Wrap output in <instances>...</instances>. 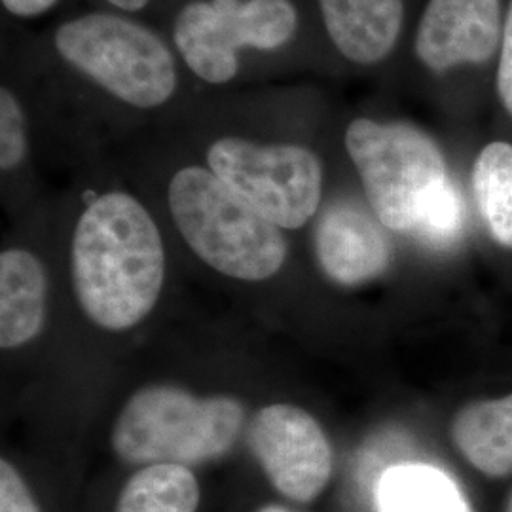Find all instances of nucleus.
Returning a JSON list of instances; mask_svg holds the SVG:
<instances>
[{"mask_svg":"<svg viewBox=\"0 0 512 512\" xmlns=\"http://www.w3.org/2000/svg\"><path fill=\"white\" fill-rule=\"evenodd\" d=\"M228 10L239 46L274 52L293 40L298 10L291 0H219Z\"/></svg>","mask_w":512,"mask_h":512,"instance_id":"f3484780","label":"nucleus"},{"mask_svg":"<svg viewBox=\"0 0 512 512\" xmlns=\"http://www.w3.org/2000/svg\"><path fill=\"white\" fill-rule=\"evenodd\" d=\"M473 190L492 238L512 249V145L494 141L480 150L473 167Z\"/></svg>","mask_w":512,"mask_h":512,"instance_id":"dca6fc26","label":"nucleus"},{"mask_svg":"<svg viewBox=\"0 0 512 512\" xmlns=\"http://www.w3.org/2000/svg\"><path fill=\"white\" fill-rule=\"evenodd\" d=\"M169 211L184 241L213 270L241 281H264L287 258V241L207 167H184L169 183Z\"/></svg>","mask_w":512,"mask_h":512,"instance_id":"7ed1b4c3","label":"nucleus"},{"mask_svg":"<svg viewBox=\"0 0 512 512\" xmlns=\"http://www.w3.org/2000/svg\"><path fill=\"white\" fill-rule=\"evenodd\" d=\"M173 42L186 67L209 84H228L239 73L238 37L219 0L188 2L173 25Z\"/></svg>","mask_w":512,"mask_h":512,"instance_id":"9b49d317","label":"nucleus"},{"mask_svg":"<svg viewBox=\"0 0 512 512\" xmlns=\"http://www.w3.org/2000/svg\"><path fill=\"white\" fill-rule=\"evenodd\" d=\"M46 272L23 249L0 255V346L14 349L37 338L46 317Z\"/></svg>","mask_w":512,"mask_h":512,"instance_id":"f8f14e48","label":"nucleus"},{"mask_svg":"<svg viewBox=\"0 0 512 512\" xmlns=\"http://www.w3.org/2000/svg\"><path fill=\"white\" fill-rule=\"evenodd\" d=\"M450 433L459 454L478 473L488 478L512 475V395L467 404Z\"/></svg>","mask_w":512,"mask_h":512,"instance_id":"ddd939ff","label":"nucleus"},{"mask_svg":"<svg viewBox=\"0 0 512 512\" xmlns=\"http://www.w3.org/2000/svg\"><path fill=\"white\" fill-rule=\"evenodd\" d=\"M376 512H475L458 482L427 463H399L374 488Z\"/></svg>","mask_w":512,"mask_h":512,"instance_id":"4468645a","label":"nucleus"},{"mask_svg":"<svg viewBox=\"0 0 512 512\" xmlns=\"http://www.w3.org/2000/svg\"><path fill=\"white\" fill-rule=\"evenodd\" d=\"M503 27L501 0H429L414 52L431 73L486 65L499 54Z\"/></svg>","mask_w":512,"mask_h":512,"instance_id":"6e6552de","label":"nucleus"},{"mask_svg":"<svg viewBox=\"0 0 512 512\" xmlns=\"http://www.w3.org/2000/svg\"><path fill=\"white\" fill-rule=\"evenodd\" d=\"M245 423L238 399L198 397L177 385L133 393L112 427V450L129 465L194 467L226 456Z\"/></svg>","mask_w":512,"mask_h":512,"instance_id":"f03ea898","label":"nucleus"},{"mask_svg":"<svg viewBox=\"0 0 512 512\" xmlns=\"http://www.w3.org/2000/svg\"><path fill=\"white\" fill-rule=\"evenodd\" d=\"M344 143L370 211L387 230L412 234L427 205L448 183L435 139L403 122L355 118Z\"/></svg>","mask_w":512,"mask_h":512,"instance_id":"39448f33","label":"nucleus"},{"mask_svg":"<svg viewBox=\"0 0 512 512\" xmlns=\"http://www.w3.org/2000/svg\"><path fill=\"white\" fill-rule=\"evenodd\" d=\"M0 512H40L27 484L8 459L0 461Z\"/></svg>","mask_w":512,"mask_h":512,"instance_id":"aec40b11","label":"nucleus"},{"mask_svg":"<svg viewBox=\"0 0 512 512\" xmlns=\"http://www.w3.org/2000/svg\"><path fill=\"white\" fill-rule=\"evenodd\" d=\"M76 298L95 325L135 327L156 306L164 285L162 236L133 196L95 198L76 222L71 249Z\"/></svg>","mask_w":512,"mask_h":512,"instance_id":"f257e3e1","label":"nucleus"},{"mask_svg":"<svg viewBox=\"0 0 512 512\" xmlns=\"http://www.w3.org/2000/svg\"><path fill=\"white\" fill-rule=\"evenodd\" d=\"M209 169L281 230L308 224L323 200V165L310 148L220 137L207 150Z\"/></svg>","mask_w":512,"mask_h":512,"instance_id":"423d86ee","label":"nucleus"},{"mask_svg":"<svg viewBox=\"0 0 512 512\" xmlns=\"http://www.w3.org/2000/svg\"><path fill=\"white\" fill-rule=\"evenodd\" d=\"M497 95L505 112L512 118V0L505 14V27L497 63Z\"/></svg>","mask_w":512,"mask_h":512,"instance_id":"412c9836","label":"nucleus"},{"mask_svg":"<svg viewBox=\"0 0 512 512\" xmlns=\"http://www.w3.org/2000/svg\"><path fill=\"white\" fill-rule=\"evenodd\" d=\"M54 44L65 63L129 107L158 109L177 92L173 52L131 19L84 14L59 25Z\"/></svg>","mask_w":512,"mask_h":512,"instance_id":"20e7f679","label":"nucleus"},{"mask_svg":"<svg viewBox=\"0 0 512 512\" xmlns=\"http://www.w3.org/2000/svg\"><path fill=\"white\" fill-rule=\"evenodd\" d=\"M107 2L122 12H139L148 4V0H107Z\"/></svg>","mask_w":512,"mask_h":512,"instance_id":"5701e85b","label":"nucleus"},{"mask_svg":"<svg viewBox=\"0 0 512 512\" xmlns=\"http://www.w3.org/2000/svg\"><path fill=\"white\" fill-rule=\"evenodd\" d=\"M249 448L275 490L291 501L310 503L329 484L330 442L317 420L293 404H272L256 412Z\"/></svg>","mask_w":512,"mask_h":512,"instance_id":"0eeeda50","label":"nucleus"},{"mask_svg":"<svg viewBox=\"0 0 512 512\" xmlns=\"http://www.w3.org/2000/svg\"><path fill=\"white\" fill-rule=\"evenodd\" d=\"M505 512H512V495L509 497V503H507V511Z\"/></svg>","mask_w":512,"mask_h":512,"instance_id":"393cba45","label":"nucleus"},{"mask_svg":"<svg viewBox=\"0 0 512 512\" xmlns=\"http://www.w3.org/2000/svg\"><path fill=\"white\" fill-rule=\"evenodd\" d=\"M463 224H465L463 200L459 196L456 184L448 181L427 205L412 234L421 241H425L427 245L448 247L461 236Z\"/></svg>","mask_w":512,"mask_h":512,"instance_id":"a211bd4d","label":"nucleus"},{"mask_svg":"<svg viewBox=\"0 0 512 512\" xmlns=\"http://www.w3.org/2000/svg\"><path fill=\"white\" fill-rule=\"evenodd\" d=\"M334 48L351 63L372 67L395 50L404 23V0H319Z\"/></svg>","mask_w":512,"mask_h":512,"instance_id":"9d476101","label":"nucleus"},{"mask_svg":"<svg viewBox=\"0 0 512 512\" xmlns=\"http://www.w3.org/2000/svg\"><path fill=\"white\" fill-rule=\"evenodd\" d=\"M4 10L16 18H38L52 10L57 0H0Z\"/></svg>","mask_w":512,"mask_h":512,"instance_id":"4be33fe9","label":"nucleus"},{"mask_svg":"<svg viewBox=\"0 0 512 512\" xmlns=\"http://www.w3.org/2000/svg\"><path fill=\"white\" fill-rule=\"evenodd\" d=\"M256 512H294L291 509H287V507H281V505H266V507H262V509H258Z\"/></svg>","mask_w":512,"mask_h":512,"instance_id":"b1692460","label":"nucleus"},{"mask_svg":"<svg viewBox=\"0 0 512 512\" xmlns=\"http://www.w3.org/2000/svg\"><path fill=\"white\" fill-rule=\"evenodd\" d=\"M200 484L183 465H148L129 478L114 512H198Z\"/></svg>","mask_w":512,"mask_h":512,"instance_id":"2eb2a0df","label":"nucleus"},{"mask_svg":"<svg viewBox=\"0 0 512 512\" xmlns=\"http://www.w3.org/2000/svg\"><path fill=\"white\" fill-rule=\"evenodd\" d=\"M315 256L330 281L357 287L380 277L391 264V239L372 211L338 200L323 209L313 234Z\"/></svg>","mask_w":512,"mask_h":512,"instance_id":"1a4fd4ad","label":"nucleus"},{"mask_svg":"<svg viewBox=\"0 0 512 512\" xmlns=\"http://www.w3.org/2000/svg\"><path fill=\"white\" fill-rule=\"evenodd\" d=\"M27 156V118L16 93L0 90V167L16 169Z\"/></svg>","mask_w":512,"mask_h":512,"instance_id":"6ab92c4d","label":"nucleus"}]
</instances>
